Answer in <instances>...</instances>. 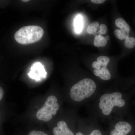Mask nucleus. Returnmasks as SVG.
<instances>
[{
    "instance_id": "1",
    "label": "nucleus",
    "mask_w": 135,
    "mask_h": 135,
    "mask_svg": "<svg viewBox=\"0 0 135 135\" xmlns=\"http://www.w3.org/2000/svg\"><path fill=\"white\" fill-rule=\"evenodd\" d=\"M96 88V84L93 80L90 79H83L71 88L70 97L74 101H82L91 96L95 91Z\"/></svg>"
},
{
    "instance_id": "2",
    "label": "nucleus",
    "mask_w": 135,
    "mask_h": 135,
    "mask_svg": "<svg viewBox=\"0 0 135 135\" xmlns=\"http://www.w3.org/2000/svg\"><path fill=\"white\" fill-rule=\"evenodd\" d=\"M44 31L41 27L37 26L23 27L16 32L15 40L22 44H27L39 41L43 36Z\"/></svg>"
},
{
    "instance_id": "3",
    "label": "nucleus",
    "mask_w": 135,
    "mask_h": 135,
    "mask_svg": "<svg viewBox=\"0 0 135 135\" xmlns=\"http://www.w3.org/2000/svg\"><path fill=\"white\" fill-rule=\"evenodd\" d=\"M122 95L119 92L106 94L102 95L99 103V107L102 110V113L107 116L112 112L114 107L124 106L126 101L124 99H122Z\"/></svg>"
},
{
    "instance_id": "4",
    "label": "nucleus",
    "mask_w": 135,
    "mask_h": 135,
    "mask_svg": "<svg viewBox=\"0 0 135 135\" xmlns=\"http://www.w3.org/2000/svg\"><path fill=\"white\" fill-rule=\"evenodd\" d=\"M56 97L50 95L47 98L43 106L39 109L36 114L39 120L48 122L55 115L59 108Z\"/></svg>"
},
{
    "instance_id": "5",
    "label": "nucleus",
    "mask_w": 135,
    "mask_h": 135,
    "mask_svg": "<svg viewBox=\"0 0 135 135\" xmlns=\"http://www.w3.org/2000/svg\"><path fill=\"white\" fill-rule=\"evenodd\" d=\"M28 75L30 78L39 81L46 78L47 73L43 66L39 62H36L32 65Z\"/></svg>"
},
{
    "instance_id": "6",
    "label": "nucleus",
    "mask_w": 135,
    "mask_h": 135,
    "mask_svg": "<svg viewBox=\"0 0 135 135\" xmlns=\"http://www.w3.org/2000/svg\"><path fill=\"white\" fill-rule=\"evenodd\" d=\"M92 65L95 69L94 73L95 75L100 77L104 80H108L110 79V73L107 69V66L101 65L97 61L94 62Z\"/></svg>"
},
{
    "instance_id": "7",
    "label": "nucleus",
    "mask_w": 135,
    "mask_h": 135,
    "mask_svg": "<svg viewBox=\"0 0 135 135\" xmlns=\"http://www.w3.org/2000/svg\"><path fill=\"white\" fill-rule=\"evenodd\" d=\"M115 128L111 131L110 135H127L132 130V126L126 122H118Z\"/></svg>"
},
{
    "instance_id": "8",
    "label": "nucleus",
    "mask_w": 135,
    "mask_h": 135,
    "mask_svg": "<svg viewBox=\"0 0 135 135\" xmlns=\"http://www.w3.org/2000/svg\"><path fill=\"white\" fill-rule=\"evenodd\" d=\"M53 135H75L65 122L60 120L52 130Z\"/></svg>"
},
{
    "instance_id": "9",
    "label": "nucleus",
    "mask_w": 135,
    "mask_h": 135,
    "mask_svg": "<svg viewBox=\"0 0 135 135\" xmlns=\"http://www.w3.org/2000/svg\"><path fill=\"white\" fill-rule=\"evenodd\" d=\"M115 25L120 29L125 31L127 33L129 34L130 32L129 25L124 19L122 18H118L115 21Z\"/></svg>"
},
{
    "instance_id": "10",
    "label": "nucleus",
    "mask_w": 135,
    "mask_h": 135,
    "mask_svg": "<svg viewBox=\"0 0 135 135\" xmlns=\"http://www.w3.org/2000/svg\"><path fill=\"white\" fill-rule=\"evenodd\" d=\"M107 41L105 38L101 35H97L95 36L94 40V44L95 47H104L106 46Z\"/></svg>"
},
{
    "instance_id": "11",
    "label": "nucleus",
    "mask_w": 135,
    "mask_h": 135,
    "mask_svg": "<svg viewBox=\"0 0 135 135\" xmlns=\"http://www.w3.org/2000/svg\"><path fill=\"white\" fill-rule=\"evenodd\" d=\"M74 27L75 32L77 33H79L82 31L83 27L82 17L80 15H78L75 18L74 20Z\"/></svg>"
},
{
    "instance_id": "12",
    "label": "nucleus",
    "mask_w": 135,
    "mask_h": 135,
    "mask_svg": "<svg viewBox=\"0 0 135 135\" xmlns=\"http://www.w3.org/2000/svg\"><path fill=\"white\" fill-rule=\"evenodd\" d=\"M99 26L98 22H95L91 23L87 27V33L90 34H95L98 29H99Z\"/></svg>"
},
{
    "instance_id": "13",
    "label": "nucleus",
    "mask_w": 135,
    "mask_h": 135,
    "mask_svg": "<svg viewBox=\"0 0 135 135\" xmlns=\"http://www.w3.org/2000/svg\"><path fill=\"white\" fill-rule=\"evenodd\" d=\"M124 45L127 48H133L135 46V38L133 37H129V34L127 33Z\"/></svg>"
},
{
    "instance_id": "14",
    "label": "nucleus",
    "mask_w": 135,
    "mask_h": 135,
    "mask_svg": "<svg viewBox=\"0 0 135 135\" xmlns=\"http://www.w3.org/2000/svg\"><path fill=\"white\" fill-rule=\"evenodd\" d=\"M115 35L120 40L126 39L127 33L125 31L122 29H116L114 32Z\"/></svg>"
},
{
    "instance_id": "15",
    "label": "nucleus",
    "mask_w": 135,
    "mask_h": 135,
    "mask_svg": "<svg viewBox=\"0 0 135 135\" xmlns=\"http://www.w3.org/2000/svg\"><path fill=\"white\" fill-rule=\"evenodd\" d=\"M97 62L102 65L107 66L110 62V59L108 57L101 56L97 59Z\"/></svg>"
},
{
    "instance_id": "16",
    "label": "nucleus",
    "mask_w": 135,
    "mask_h": 135,
    "mask_svg": "<svg viewBox=\"0 0 135 135\" xmlns=\"http://www.w3.org/2000/svg\"><path fill=\"white\" fill-rule=\"evenodd\" d=\"M99 30L98 32L99 35H101L105 34L107 33V31H108L107 26L103 24L99 26Z\"/></svg>"
},
{
    "instance_id": "17",
    "label": "nucleus",
    "mask_w": 135,
    "mask_h": 135,
    "mask_svg": "<svg viewBox=\"0 0 135 135\" xmlns=\"http://www.w3.org/2000/svg\"><path fill=\"white\" fill-rule=\"evenodd\" d=\"M75 135H84L81 132H78ZM89 135H102V133L98 129H94L92 131Z\"/></svg>"
},
{
    "instance_id": "18",
    "label": "nucleus",
    "mask_w": 135,
    "mask_h": 135,
    "mask_svg": "<svg viewBox=\"0 0 135 135\" xmlns=\"http://www.w3.org/2000/svg\"><path fill=\"white\" fill-rule=\"evenodd\" d=\"M91 2L93 3H97V4H100L104 2V0H92Z\"/></svg>"
},
{
    "instance_id": "19",
    "label": "nucleus",
    "mask_w": 135,
    "mask_h": 135,
    "mask_svg": "<svg viewBox=\"0 0 135 135\" xmlns=\"http://www.w3.org/2000/svg\"><path fill=\"white\" fill-rule=\"evenodd\" d=\"M4 94V91L1 87H0V101L2 99Z\"/></svg>"
},
{
    "instance_id": "20",
    "label": "nucleus",
    "mask_w": 135,
    "mask_h": 135,
    "mask_svg": "<svg viewBox=\"0 0 135 135\" xmlns=\"http://www.w3.org/2000/svg\"><path fill=\"white\" fill-rule=\"evenodd\" d=\"M105 39H106V40L107 41H109V40H110V36H106L105 37Z\"/></svg>"
},
{
    "instance_id": "21",
    "label": "nucleus",
    "mask_w": 135,
    "mask_h": 135,
    "mask_svg": "<svg viewBox=\"0 0 135 135\" xmlns=\"http://www.w3.org/2000/svg\"><path fill=\"white\" fill-rule=\"evenodd\" d=\"M22 1L24 2H26L28 1Z\"/></svg>"
}]
</instances>
